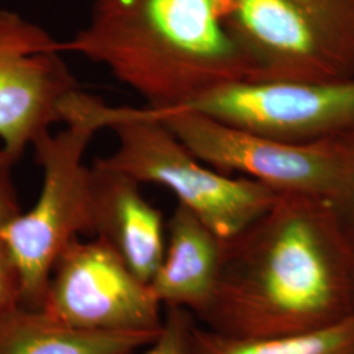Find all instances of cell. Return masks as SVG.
<instances>
[{
    "label": "cell",
    "instance_id": "6da1fadb",
    "mask_svg": "<svg viewBox=\"0 0 354 354\" xmlns=\"http://www.w3.org/2000/svg\"><path fill=\"white\" fill-rule=\"evenodd\" d=\"M354 248L332 203L279 194L226 251L214 298L200 320L236 337L299 335L353 314Z\"/></svg>",
    "mask_w": 354,
    "mask_h": 354
},
{
    "label": "cell",
    "instance_id": "7a4b0ae2",
    "mask_svg": "<svg viewBox=\"0 0 354 354\" xmlns=\"http://www.w3.org/2000/svg\"><path fill=\"white\" fill-rule=\"evenodd\" d=\"M230 0H93L88 23L64 51L102 64L153 111L253 80L228 24Z\"/></svg>",
    "mask_w": 354,
    "mask_h": 354
},
{
    "label": "cell",
    "instance_id": "3957f363",
    "mask_svg": "<svg viewBox=\"0 0 354 354\" xmlns=\"http://www.w3.org/2000/svg\"><path fill=\"white\" fill-rule=\"evenodd\" d=\"M124 106H112L82 89L62 105L66 127L33 145L44 178L37 203L0 230L23 279V306L41 310L53 268L79 235H91L89 167L83 163L89 140L121 118Z\"/></svg>",
    "mask_w": 354,
    "mask_h": 354
},
{
    "label": "cell",
    "instance_id": "277c9868",
    "mask_svg": "<svg viewBox=\"0 0 354 354\" xmlns=\"http://www.w3.org/2000/svg\"><path fill=\"white\" fill-rule=\"evenodd\" d=\"M111 130L118 145L112 155L99 158L102 165L140 184L169 190L177 203L225 241L239 235L279 197L254 180L227 175L203 163L149 106H127Z\"/></svg>",
    "mask_w": 354,
    "mask_h": 354
},
{
    "label": "cell",
    "instance_id": "5b68a950",
    "mask_svg": "<svg viewBox=\"0 0 354 354\" xmlns=\"http://www.w3.org/2000/svg\"><path fill=\"white\" fill-rule=\"evenodd\" d=\"M253 80L354 77V0H230Z\"/></svg>",
    "mask_w": 354,
    "mask_h": 354
},
{
    "label": "cell",
    "instance_id": "8992f818",
    "mask_svg": "<svg viewBox=\"0 0 354 354\" xmlns=\"http://www.w3.org/2000/svg\"><path fill=\"white\" fill-rule=\"evenodd\" d=\"M203 163L219 172L254 180L279 194L330 200L340 162L333 138L290 143L189 109L155 111Z\"/></svg>",
    "mask_w": 354,
    "mask_h": 354
},
{
    "label": "cell",
    "instance_id": "52a82bcc",
    "mask_svg": "<svg viewBox=\"0 0 354 354\" xmlns=\"http://www.w3.org/2000/svg\"><path fill=\"white\" fill-rule=\"evenodd\" d=\"M71 328L159 333L163 304L104 241H71L53 268L41 308Z\"/></svg>",
    "mask_w": 354,
    "mask_h": 354
},
{
    "label": "cell",
    "instance_id": "ba28073f",
    "mask_svg": "<svg viewBox=\"0 0 354 354\" xmlns=\"http://www.w3.org/2000/svg\"><path fill=\"white\" fill-rule=\"evenodd\" d=\"M176 109L207 114L283 142L314 143L354 127V77L244 80Z\"/></svg>",
    "mask_w": 354,
    "mask_h": 354
},
{
    "label": "cell",
    "instance_id": "9c48e42d",
    "mask_svg": "<svg viewBox=\"0 0 354 354\" xmlns=\"http://www.w3.org/2000/svg\"><path fill=\"white\" fill-rule=\"evenodd\" d=\"M64 51L42 26L0 10V146L17 162L62 122L64 100L79 89Z\"/></svg>",
    "mask_w": 354,
    "mask_h": 354
},
{
    "label": "cell",
    "instance_id": "30bf717a",
    "mask_svg": "<svg viewBox=\"0 0 354 354\" xmlns=\"http://www.w3.org/2000/svg\"><path fill=\"white\" fill-rule=\"evenodd\" d=\"M140 185L99 159L89 167L91 235L150 283L165 256L167 223L163 213L145 198Z\"/></svg>",
    "mask_w": 354,
    "mask_h": 354
},
{
    "label": "cell",
    "instance_id": "8fae6325",
    "mask_svg": "<svg viewBox=\"0 0 354 354\" xmlns=\"http://www.w3.org/2000/svg\"><path fill=\"white\" fill-rule=\"evenodd\" d=\"M226 241L177 203L167 222L162 264L150 282L163 307H178L201 319L214 298Z\"/></svg>",
    "mask_w": 354,
    "mask_h": 354
},
{
    "label": "cell",
    "instance_id": "7c38bea8",
    "mask_svg": "<svg viewBox=\"0 0 354 354\" xmlns=\"http://www.w3.org/2000/svg\"><path fill=\"white\" fill-rule=\"evenodd\" d=\"M158 335L71 328L42 310L21 307L0 323V354H127Z\"/></svg>",
    "mask_w": 354,
    "mask_h": 354
},
{
    "label": "cell",
    "instance_id": "4fadbf2b",
    "mask_svg": "<svg viewBox=\"0 0 354 354\" xmlns=\"http://www.w3.org/2000/svg\"><path fill=\"white\" fill-rule=\"evenodd\" d=\"M189 354H354V319L299 335L236 337L193 326Z\"/></svg>",
    "mask_w": 354,
    "mask_h": 354
},
{
    "label": "cell",
    "instance_id": "5bb4252c",
    "mask_svg": "<svg viewBox=\"0 0 354 354\" xmlns=\"http://www.w3.org/2000/svg\"><path fill=\"white\" fill-rule=\"evenodd\" d=\"M337 146L340 172L329 200L344 234L354 248V127L333 138Z\"/></svg>",
    "mask_w": 354,
    "mask_h": 354
},
{
    "label": "cell",
    "instance_id": "9a60e30c",
    "mask_svg": "<svg viewBox=\"0 0 354 354\" xmlns=\"http://www.w3.org/2000/svg\"><path fill=\"white\" fill-rule=\"evenodd\" d=\"M165 322L149 345L127 354H189L190 333L196 317L178 307H165Z\"/></svg>",
    "mask_w": 354,
    "mask_h": 354
},
{
    "label": "cell",
    "instance_id": "2e32d148",
    "mask_svg": "<svg viewBox=\"0 0 354 354\" xmlns=\"http://www.w3.org/2000/svg\"><path fill=\"white\" fill-rule=\"evenodd\" d=\"M23 306V279L13 253L0 235V323Z\"/></svg>",
    "mask_w": 354,
    "mask_h": 354
},
{
    "label": "cell",
    "instance_id": "e0dca14e",
    "mask_svg": "<svg viewBox=\"0 0 354 354\" xmlns=\"http://www.w3.org/2000/svg\"><path fill=\"white\" fill-rule=\"evenodd\" d=\"M17 160L0 146V230L23 213L13 180V167Z\"/></svg>",
    "mask_w": 354,
    "mask_h": 354
},
{
    "label": "cell",
    "instance_id": "ac0fdd59",
    "mask_svg": "<svg viewBox=\"0 0 354 354\" xmlns=\"http://www.w3.org/2000/svg\"><path fill=\"white\" fill-rule=\"evenodd\" d=\"M352 317L354 319V304H353V314H352Z\"/></svg>",
    "mask_w": 354,
    "mask_h": 354
}]
</instances>
